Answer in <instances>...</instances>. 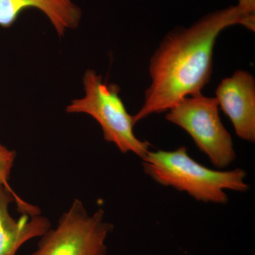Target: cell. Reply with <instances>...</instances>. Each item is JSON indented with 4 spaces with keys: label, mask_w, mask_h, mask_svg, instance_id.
I'll list each match as a JSON object with an SVG mask.
<instances>
[{
    "label": "cell",
    "mask_w": 255,
    "mask_h": 255,
    "mask_svg": "<svg viewBox=\"0 0 255 255\" xmlns=\"http://www.w3.org/2000/svg\"><path fill=\"white\" fill-rule=\"evenodd\" d=\"M85 95L72 101L67 113L87 114L102 127L104 139L112 142L122 153L132 152L140 158L150 150V144L137 138L134 133L133 117L127 112L115 84L103 82L102 76L87 70L83 78Z\"/></svg>",
    "instance_id": "obj_3"
},
{
    "label": "cell",
    "mask_w": 255,
    "mask_h": 255,
    "mask_svg": "<svg viewBox=\"0 0 255 255\" xmlns=\"http://www.w3.org/2000/svg\"><path fill=\"white\" fill-rule=\"evenodd\" d=\"M36 8L54 26L58 36L69 28H76L82 18V10L73 0H0V26L9 28L23 10Z\"/></svg>",
    "instance_id": "obj_8"
},
{
    "label": "cell",
    "mask_w": 255,
    "mask_h": 255,
    "mask_svg": "<svg viewBox=\"0 0 255 255\" xmlns=\"http://www.w3.org/2000/svg\"><path fill=\"white\" fill-rule=\"evenodd\" d=\"M216 97L202 94L179 101L166 114V119L182 128L198 148L217 168L227 167L236 157L231 134L221 122Z\"/></svg>",
    "instance_id": "obj_5"
},
{
    "label": "cell",
    "mask_w": 255,
    "mask_h": 255,
    "mask_svg": "<svg viewBox=\"0 0 255 255\" xmlns=\"http://www.w3.org/2000/svg\"><path fill=\"white\" fill-rule=\"evenodd\" d=\"M113 229L105 219V210L100 208L89 214L83 202L75 199L29 255H107L106 242Z\"/></svg>",
    "instance_id": "obj_4"
},
{
    "label": "cell",
    "mask_w": 255,
    "mask_h": 255,
    "mask_svg": "<svg viewBox=\"0 0 255 255\" xmlns=\"http://www.w3.org/2000/svg\"><path fill=\"white\" fill-rule=\"evenodd\" d=\"M41 209L0 184V255H16L26 242L41 238L51 228Z\"/></svg>",
    "instance_id": "obj_6"
},
{
    "label": "cell",
    "mask_w": 255,
    "mask_h": 255,
    "mask_svg": "<svg viewBox=\"0 0 255 255\" xmlns=\"http://www.w3.org/2000/svg\"><path fill=\"white\" fill-rule=\"evenodd\" d=\"M142 160L144 172L155 182L184 191L202 202L226 204V191L246 192L250 189L244 169L208 168L190 157L184 146L172 151L149 150Z\"/></svg>",
    "instance_id": "obj_2"
},
{
    "label": "cell",
    "mask_w": 255,
    "mask_h": 255,
    "mask_svg": "<svg viewBox=\"0 0 255 255\" xmlns=\"http://www.w3.org/2000/svg\"><path fill=\"white\" fill-rule=\"evenodd\" d=\"M246 26L236 6L206 15L190 27L177 28L164 37L150 59L151 84L135 124L168 112L179 101L201 93L211 80L216 39L229 26Z\"/></svg>",
    "instance_id": "obj_1"
},
{
    "label": "cell",
    "mask_w": 255,
    "mask_h": 255,
    "mask_svg": "<svg viewBox=\"0 0 255 255\" xmlns=\"http://www.w3.org/2000/svg\"><path fill=\"white\" fill-rule=\"evenodd\" d=\"M236 6L245 18L246 27L251 31H255V0H239Z\"/></svg>",
    "instance_id": "obj_10"
},
{
    "label": "cell",
    "mask_w": 255,
    "mask_h": 255,
    "mask_svg": "<svg viewBox=\"0 0 255 255\" xmlns=\"http://www.w3.org/2000/svg\"><path fill=\"white\" fill-rule=\"evenodd\" d=\"M216 99L238 137L255 141V82L252 74L237 70L223 79L216 89Z\"/></svg>",
    "instance_id": "obj_7"
},
{
    "label": "cell",
    "mask_w": 255,
    "mask_h": 255,
    "mask_svg": "<svg viewBox=\"0 0 255 255\" xmlns=\"http://www.w3.org/2000/svg\"><path fill=\"white\" fill-rule=\"evenodd\" d=\"M16 153L0 142V184L11 189L9 184L10 174L14 166Z\"/></svg>",
    "instance_id": "obj_9"
}]
</instances>
